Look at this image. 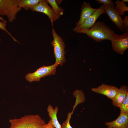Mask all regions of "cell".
Here are the masks:
<instances>
[{
	"label": "cell",
	"mask_w": 128,
	"mask_h": 128,
	"mask_svg": "<svg viewBox=\"0 0 128 128\" xmlns=\"http://www.w3.org/2000/svg\"><path fill=\"white\" fill-rule=\"evenodd\" d=\"M96 42H100L105 40L111 41L116 34L114 31L102 22L98 21L88 30L81 31Z\"/></svg>",
	"instance_id": "1"
},
{
	"label": "cell",
	"mask_w": 128,
	"mask_h": 128,
	"mask_svg": "<svg viewBox=\"0 0 128 128\" xmlns=\"http://www.w3.org/2000/svg\"><path fill=\"white\" fill-rule=\"evenodd\" d=\"M9 121L11 126L15 128H44L46 124L38 114L25 115Z\"/></svg>",
	"instance_id": "2"
},
{
	"label": "cell",
	"mask_w": 128,
	"mask_h": 128,
	"mask_svg": "<svg viewBox=\"0 0 128 128\" xmlns=\"http://www.w3.org/2000/svg\"><path fill=\"white\" fill-rule=\"evenodd\" d=\"M52 32L53 40L50 43L53 47L55 59V63L61 66L66 62L65 57L66 53L65 51V43L63 38L58 34L53 27Z\"/></svg>",
	"instance_id": "3"
},
{
	"label": "cell",
	"mask_w": 128,
	"mask_h": 128,
	"mask_svg": "<svg viewBox=\"0 0 128 128\" xmlns=\"http://www.w3.org/2000/svg\"><path fill=\"white\" fill-rule=\"evenodd\" d=\"M21 9L18 0H0V16H6L9 22L16 19V14Z\"/></svg>",
	"instance_id": "4"
},
{
	"label": "cell",
	"mask_w": 128,
	"mask_h": 128,
	"mask_svg": "<svg viewBox=\"0 0 128 128\" xmlns=\"http://www.w3.org/2000/svg\"><path fill=\"white\" fill-rule=\"evenodd\" d=\"M58 65L55 63L49 66H42L38 68L34 72L26 75L25 79L30 82L33 81L39 82L42 78L55 74Z\"/></svg>",
	"instance_id": "5"
},
{
	"label": "cell",
	"mask_w": 128,
	"mask_h": 128,
	"mask_svg": "<svg viewBox=\"0 0 128 128\" xmlns=\"http://www.w3.org/2000/svg\"><path fill=\"white\" fill-rule=\"evenodd\" d=\"M111 41L113 50L119 54H123L128 48V31L120 35L116 34Z\"/></svg>",
	"instance_id": "6"
},
{
	"label": "cell",
	"mask_w": 128,
	"mask_h": 128,
	"mask_svg": "<svg viewBox=\"0 0 128 128\" xmlns=\"http://www.w3.org/2000/svg\"><path fill=\"white\" fill-rule=\"evenodd\" d=\"M105 14L104 9V5H102L87 18L80 26L73 29L74 31L80 33L82 31L88 30L91 27L96 23L99 17L102 14Z\"/></svg>",
	"instance_id": "7"
},
{
	"label": "cell",
	"mask_w": 128,
	"mask_h": 128,
	"mask_svg": "<svg viewBox=\"0 0 128 128\" xmlns=\"http://www.w3.org/2000/svg\"><path fill=\"white\" fill-rule=\"evenodd\" d=\"M104 9L111 20L123 33L126 32L123 20L119 15L114 6H111L104 5Z\"/></svg>",
	"instance_id": "8"
},
{
	"label": "cell",
	"mask_w": 128,
	"mask_h": 128,
	"mask_svg": "<svg viewBox=\"0 0 128 128\" xmlns=\"http://www.w3.org/2000/svg\"><path fill=\"white\" fill-rule=\"evenodd\" d=\"M31 10L46 14L50 19L52 26L54 22L58 19L52 8L48 5L46 0H41Z\"/></svg>",
	"instance_id": "9"
},
{
	"label": "cell",
	"mask_w": 128,
	"mask_h": 128,
	"mask_svg": "<svg viewBox=\"0 0 128 128\" xmlns=\"http://www.w3.org/2000/svg\"><path fill=\"white\" fill-rule=\"evenodd\" d=\"M119 90L117 87L114 86L110 85L103 83L97 87H93L91 89V91L105 95L112 100L116 96Z\"/></svg>",
	"instance_id": "10"
},
{
	"label": "cell",
	"mask_w": 128,
	"mask_h": 128,
	"mask_svg": "<svg viewBox=\"0 0 128 128\" xmlns=\"http://www.w3.org/2000/svg\"><path fill=\"white\" fill-rule=\"evenodd\" d=\"M97 9L92 8L89 3L84 1L81 7V12L80 19L76 23L75 28H77L81 25Z\"/></svg>",
	"instance_id": "11"
},
{
	"label": "cell",
	"mask_w": 128,
	"mask_h": 128,
	"mask_svg": "<svg viewBox=\"0 0 128 128\" xmlns=\"http://www.w3.org/2000/svg\"><path fill=\"white\" fill-rule=\"evenodd\" d=\"M107 128H128V114L120 113L114 120L104 123Z\"/></svg>",
	"instance_id": "12"
},
{
	"label": "cell",
	"mask_w": 128,
	"mask_h": 128,
	"mask_svg": "<svg viewBox=\"0 0 128 128\" xmlns=\"http://www.w3.org/2000/svg\"><path fill=\"white\" fill-rule=\"evenodd\" d=\"M128 87L126 86L123 85L121 86L117 95L112 100V103L114 106L120 107L128 94Z\"/></svg>",
	"instance_id": "13"
},
{
	"label": "cell",
	"mask_w": 128,
	"mask_h": 128,
	"mask_svg": "<svg viewBox=\"0 0 128 128\" xmlns=\"http://www.w3.org/2000/svg\"><path fill=\"white\" fill-rule=\"evenodd\" d=\"M58 110V106H56L54 109L50 104L48 105L47 109L49 117L51 119L55 128H61V125L59 123L57 117V115Z\"/></svg>",
	"instance_id": "14"
},
{
	"label": "cell",
	"mask_w": 128,
	"mask_h": 128,
	"mask_svg": "<svg viewBox=\"0 0 128 128\" xmlns=\"http://www.w3.org/2000/svg\"><path fill=\"white\" fill-rule=\"evenodd\" d=\"M41 0H18V5L22 9L31 10Z\"/></svg>",
	"instance_id": "15"
},
{
	"label": "cell",
	"mask_w": 128,
	"mask_h": 128,
	"mask_svg": "<svg viewBox=\"0 0 128 128\" xmlns=\"http://www.w3.org/2000/svg\"><path fill=\"white\" fill-rule=\"evenodd\" d=\"M47 1L50 5L58 19L60 16L62 15L64 11V9L59 7L55 0H47Z\"/></svg>",
	"instance_id": "16"
},
{
	"label": "cell",
	"mask_w": 128,
	"mask_h": 128,
	"mask_svg": "<svg viewBox=\"0 0 128 128\" xmlns=\"http://www.w3.org/2000/svg\"><path fill=\"white\" fill-rule=\"evenodd\" d=\"M115 3L116 5L115 9L119 14L120 15L124 16V12L128 11V7L126 6L125 3L117 0L115 1Z\"/></svg>",
	"instance_id": "17"
},
{
	"label": "cell",
	"mask_w": 128,
	"mask_h": 128,
	"mask_svg": "<svg viewBox=\"0 0 128 128\" xmlns=\"http://www.w3.org/2000/svg\"><path fill=\"white\" fill-rule=\"evenodd\" d=\"M7 23L6 21L2 17L0 16V29L3 30L6 32L10 36L14 41L19 43L18 41L12 36L11 33L6 29V26Z\"/></svg>",
	"instance_id": "18"
},
{
	"label": "cell",
	"mask_w": 128,
	"mask_h": 128,
	"mask_svg": "<svg viewBox=\"0 0 128 128\" xmlns=\"http://www.w3.org/2000/svg\"><path fill=\"white\" fill-rule=\"evenodd\" d=\"M119 108L120 113L128 114V94Z\"/></svg>",
	"instance_id": "19"
},
{
	"label": "cell",
	"mask_w": 128,
	"mask_h": 128,
	"mask_svg": "<svg viewBox=\"0 0 128 128\" xmlns=\"http://www.w3.org/2000/svg\"><path fill=\"white\" fill-rule=\"evenodd\" d=\"M72 113L73 112H70L68 113L66 119L61 125V128H73L71 126L70 123V119Z\"/></svg>",
	"instance_id": "20"
},
{
	"label": "cell",
	"mask_w": 128,
	"mask_h": 128,
	"mask_svg": "<svg viewBox=\"0 0 128 128\" xmlns=\"http://www.w3.org/2000/svg\"><path fill=\"white\" fill-rule=\"evenodd\" d=\"M96 1L100 4L111 6H114V4L112 0H96Z\"/></svg>",
	"instance_id": "21"
},
{
	"label": "cell",
	"mask_w": 128,
	"mask_h": 128,
	"mask_svg": "<svg viewBox=\"0 0 128 128\" xmlns=\"http://www.w3.org/2000/svg\"><path fill=\"white\" fill-rule=\"evenodd\" d=\"M51 119H50L48 123L46 124L44 128H55Z\"/></svg>",
	"instance_id": "22"
},
{
	"label": "cell",
	"mask_w": 128,
	"mask_h": 128,
	"mask_svg": "<svg viewBox=\"0 0 128 128\" xmlns=\"http://www.w3.org/2000/svg\"><path fill=\"white\" fill-rule=\"evenodd\" d=\"M123 22L124 27L126 31H128V17L125 16L123 20Z\"/></svg>",
	"instance_id": "23"
},
{
	"label": "cell",
	"mask_w": 128,
	"mask_h": 128,
	"mask_svg": "<svg viewBox=\"0 0 128 128\" xmlns=\"http://www.w3.org/2000/svg\"><path fill=\"white\" fill-rule=\"evenodd\" d=\"M122 1L125 3V2H127V3H128V0H122Z\"/></svg>",
	"instance_id": "24"
},
{
	"label": "cell",
	"mask_w": 128,
	"mask_h": 128,
	"mask_svg": "<svg viewBox=\"0 0 128 128\" xmlns=\"http://www.w3.org/2000/svg\"><path fill=\"white\" fill-rule=\"evenodd\" d=\"M9 128H15L14 127H13L11 126Z\"/></svg>",
	"instance_id": "25"
}]
</instances>
